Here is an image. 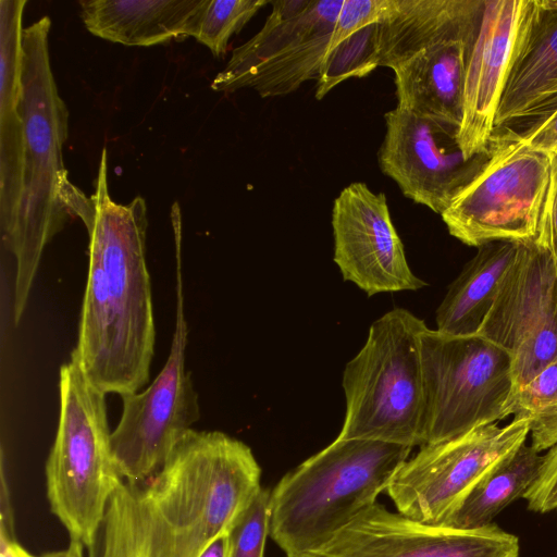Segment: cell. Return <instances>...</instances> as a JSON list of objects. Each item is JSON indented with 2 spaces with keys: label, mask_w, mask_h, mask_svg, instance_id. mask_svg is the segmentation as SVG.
I'll use <instances>...</instances> for the list:
<instances>
[{
  "label": "cell",
  "mask_w": 557,
  "mask_h": 557,
  "mask_svg": "<svg viewBox=\"0 0 557 557\" xmlns=\"http://www.w3.org/2000/svg\"><path fill=\"white\" fill-rule=\"evenodd\" d=\"M344 0H271L262 28L235 48L211 84L233 78L292 46L334 26Z\"/></svg>",
  "instance_id": "obj_21"
},
{
  "label": "cell",
  "mask_w": 557,
  "mask_h": 557,
  "mask_svg": "<svg viewBox=\"0 0 557 557\" xmlns=\"http://www.w3.org/2000/svg\"><path fill=\"white\" fill-rule=\"evenodd\" d=\"M519 552L518 537L494 523L478 529L423 523L376 503L298 557H519Z\"/></svg>",
  "instance_id": "obj_14"
},
{
  "label": "cell",
  "mask_w": 557,
  "mask_h": 557,
  "mask_svg": "<svg viewBox=\"0 0 557 557\" xmlns=\"http://www.w3.org/2000/svg\"><path fill=\"white\" fill-rule=\"evenodd\" d=\"M549 158L548 186L534 242L550 255L557 268V152L549 154Z\"/></svg>",
  "instance_id": "obj_30"
},
{
  "label": "cell",
  "mask_w": 557,
  "mask_h": 557,
  "mask_svg": "<svg viewBox=\"0 0 557 557\" xmlns=\"http://www.w3.org/2000/svg\"><path fill=\"white\" fill-rule=\"evenodd\" d=\"M556 106L557 0H524L494 133L521 125Z\"/></svg>",
  "instance_id": "obj_17"
},
{
  "label": "cell",
  "mask_w": 557,
  "mask_h": 557,
  "mask_svg": "<svg viewBox=\"0 0 557 557\" xmlns=\"http://www.w3.org/2000/svg\"><path fill=\"white\" fill-rule=\"evenodd\" d=\"M180 257L176 258V322L169 358L145 391L122 396V416L111 433L117 470L129 483L143 482L156 473L200 418L198 395L185 368L187 324Z\"/></svg>",
  "instance_id": "obj_11"
},
{
  "label": "cell",
  "mask_w": 557,
  "mask_h": 557,
  "mask_svg": "<svg viewBox=\"0 0 557 557\" xmlns=\"http://www.w3.org/2000/svg\"><path fill=\"white\" fill-rule=\"evenodd\" d=\"M200 557H227V532L215 539Z\"/></svg>",
  "instance_id": "obj_33"
},
{
  "label": "cell",
  "mask_w": 557,
  "mask_h": 557,
  "mask_svg": "<svg viewBox=\"0 0 557 557\" xmlns=\"http://www.w3.org/2000/svg\"><path fill=\"white\" fill-rule=\"evenodd\" d=\"M270 3L265 0H209L193 35L215 58H223L230 39L237 34L257 12Z\"/></svg>",
  "instance_id": "obj_25"
},
{
  "label": "cell",
  "mask_w": 557,
  "mask_h": 557,
  "mask_svg": "<svg viewBox=\"0 0 557 557\" xmlns=\"http://www.w3.org/2000/svg\"><path fill=\"white\" fill-rule=\"evenodd\" d=\"M332 228L334 262L343 278L368 296L426 285L409 268L385 194L361 182L349 184L333 202Z\"/></svg>",
  "instance_id": "obj_15"
},
{
  "label": "cell",
  "mask_w": 557,
  "mask_h": 557,
  "mask_svg": "<svg viewBox=\"0 0 557 557\" xmlns=\"http://www.w3.org/2000/svg\"><path fill=\"white\" fill-rule=\"evenodd\" d=\"M519 247V242H493L480 246L438 306L436 330L451 335L476 334Z\"/></svg>",
  "instance_id": "obj_20"
},
{
  "label": "cell",
  "mask_w": 557,
  "mask_h": 557,
  "mask_svg": "<svg viewBox=\"0 0 557 557\" xmlns=\"http://www.w3.org/2000/svg\"><path fill=\"white\" fill-rule=\"evenodd\" d=\"M483 0H394L379 22V64L398 107L460 126L466 64Z\"/></svg>",
  "instance_id": "obj_5"
},
{
  "label": "cell",
  "mask_w": 557,
  "mask_h": 557,
  "mask_svg": "<svg viewBox=\"0 0 557 557\" xmlns=\"http://www.w3.org/2000/svg\"><path fill=\"white\" fill-rule=\"evenodd\" d=\"M520 143L547 154L557 152V106L541 116L510 129ZM502 132V131H499Z\"/></svg>",
  "instance_id": "obj_29"
},
{
  "label": "cell",
  "mask_w": 557,
  "mask_h": 557,
  "mask_svg": "<svg viewBox=\"0 0 557 557\" xmlns=\"http://www.w3.org/2000/svg\"><path fill=\"white\" fill-rule=\"evenodd\" d=\"M379 22L351 34L325 55L317 81L315 99H323L349 78H362L379 67Z\"/></svg>",
  "instance_id": "obj_24"
},
{
  "label": "cell",
  "mask_w": 557,
  "mask_h": 557,
  "mask_svg": "<svg viewBox=\"0 0 557 557\" xmlns=\"http://www.w3.org/2000/svg\"><path fill=\"white\" fill-rule=\"evenodd\" d=\"M17 541H9L4 537H0V557H18L15 549L14 544Z\"/></svg>",
  "instance_id": "obj_34"
},
{
  "label": "cell",
  "mask_w": 557,
  "mask_h": 557,
  "mask_svg": "<svg viewBox=\"0 0 557 557\" xmlns=\"http://www.w3.org/2000/svg\"><path fill=\"white\" fill-rule=\"evenodd\" d=\"M549 154L495 132L480 172L441 216L451 236L471 247L493 242H534L548 186Z\"/></svg>",
  "instance_id": "obj_9"
},
{
  "label": "cell",
  "mask_w": 557,
  "mask_h": 557,
  "mask_svg": "<svg viewBox=\"0 0 557 557\" xmlns=\"http://www.w3.org/2000/svg\"><path fill=\"white\" fill-rule=\"evenodd\" d=\"M393 5V0H344L333 27L332 49L357 30L383 20Z\"/></svg>",
  "instance_id": "obj_27"
},
{
  "label": "cell",
  "mask_w": 557,
  "mask_h": 557,
  "mask_svg": "<svg viewBox=\"0 0 557 557\" xmlns=\"http://www.w3.org/2000/svg\"><path fill=\"white\" fill-rule=\"evenodd\" d=\"M74 215L89 234V268L75 348L89 381L104 394L137 393L149 381L156 330L146 264L147 206L127 205L108 189L107 149L95 193L79 199Z\"/></svg>",
  "instance_id": "obj_2"
},
{
  "label": "cell",
  "mask_w": 557,
  "mask_h": 557,
  "mask_svg": "<svg viewBox=\"0 0 557 557\" xmlns=\"http://www.w3.org/2000/svg\"><path fill=\"white\" fill-rule=\"evenodd\" d=\"M542 458L531 445L523 444L486 473L441 525L478 529L493 523L505 507L524 496L537 476Z\"/></svg>",
  "instance_id": "obj_22"
},
{
  "label": "cell",
  "mask_w": 557,
  "mask_h": 557,
  "mask_svg": "<svg viewBox=\"0 0 557 557\" xmlns=\"http://www.w3.org/2000/svg\"><path fill=\"white\" fill-rule=\"evenodd\" d=\"M87 30L124 46L150 47L193 37L209 0H84Z\"/></svg>",
  "instance_id": "obj_19"
},
{
  "label": "cell",
  "mask_w": 557,
  "mask_h": 557,
  "mask_svg": "<svg viewBox=\"0 0 557 557\" xmlns=\"http://www.w3.org/2000/svg\"><path fill=\"white\" fill-rule=\"evenodd\" d=\"M84 547L85 545L81 541L70 539V544L63 549L34 555L22 547L18 542L14 544L18 557H84Z\"/></svg>",
  "instance_id": "obj_32"
},
{
  "label": "cell",
  "mask_w": 557,
  "mask_h": 557,
  "mask_svg": "<svg viewBox=\"0 0 557 557\" xmlns=\"http://www.w3.org/2000/svg\"><path fill=\"white\" fill-rule=\"evenodd\" d=\"M476 334L509 355L513 391L557 361V268L535 242L520 243Z\"/></svg>",
  "instance_id": "obj_12"
},
{
  "label": "cell",
  "mask_w": 557,
  "mask_h": 557,
  "mask_svg": "<svg viewBox=\"0 0 557 557\" xmlns=\"http://www.w3.org/2000/svg\"><path fill=\"white\" fill-rule=\"evenodd\" d=\"M424 445L498 423L513 392L509 355L479 334L426 327L421 337Z\"/></svg>",
  "instance_id": "obj_8"
},
{
  "label": "cell",
  "mask_w": 557,
  "mask_h": 557,
  "mask_svg": "<svg viewBox=\"0 0 557 557\" xmlns=\"http://www.w3.org/2000/svg\"><path fill=\"white\" fill-rule=\"evenodd\" d=\"M51 21L44 16L22 33V101L25 132L24 195L15 236L9 249L15 259L13 315L25 310L47 244L71 215L66 197L73 184L63 163L69 111L50 65Z\"/></svg>",
  "instance_id": "obj_3"
},
{
  "label": "cell",
  "mask_w": 557,
  "mask_h": 557,
  "mask_svg": "<svg viewBox=\"0 0 557 557\" xmlns=\"http://www.w3.org/2000/svg\"><path fill=\"white\" fill-rule=\"evenodd\" d=\"M411 449L336 437L287 472L270 492V537L286 557L321 547L376 504Z\"/></svg>",
  "instance_id": "obj_4"
},
{
  "label": "cell",
  "mask_w": 557,
  "mask_h": 557,
  "mask_svg": "<svg viewBox=\"0 0 557 557\" xmlns=\"http://www.w3.org/2000/svg\"><path fill=\"white\" fill-rule=\"evenodd\" d=\"M523 498L534 512L557 510V443L543 455L537 476Z\"/></svg>",
  "instance_id": "obj_28"
},
{
  "label": "cell",
  "mask_w": 557,
  "mask_h": 557,
  "mask_svg": "<svg viewBox=\"0 0 557 557\" xmlns=\"http://www.w3.org/2000/svg\"><path fill=\"white\" fill-rule=\"evenodd\" d=\"M0 537L17 541L14 529V515L11 502L9 483L5 479L3 465L1 466L0 484Z\"/></svg>",
  "instance_id": "obj_31"
},
{
  "label": "cell",
  "mask_w": 557,
  "mask_h": 557,
  "mask_svg": "<svg viewBox=\"0 0 557 557\" xmlns=\"http://www.w3.org/2000/svg\"><path fill=\"white\" fill-rule=\"evenodd\" d=\"M524 0H483L465 74L458 141L466 159L488 152Z\"/></svg>",
  "instance_id": "obj_16"
},
{
  "label": "cell",
  "mask_w": 557,
  "mask_h": 557,
  "mask_svg": "<svg viewBox=\"0 0 557 557\" xmlns=\"http://www.w3.org/2000/svg\"><path fill=\"white\" fill-rule=\"evenodd\" d=\"M60 414L45 474L51 512L87 549L123 479L111 447L106 394L87 377L75 349L60 369Z\"/></svg>",
  "instance_id": "obj_7"
},
{
  "label": "cell",
  "mask_w": 557,
  "mask_h": 557,
  "mask_svg": "<svg viewBox=\"0 0 557 557\" xmlns=\"http://www.w3.org/2000/svg\"><path fill=\"white\" fill-rule=\"evenodd\" d=\"M270 531V491L261 488L227 532V557H264Z\"/></svg>",
  "instance_id": "obj_26"
},
{
  "label": "cell",
  "mask_w": 557,
  "mask_h": 557,
  "mask_svg": "<svg viewBox=\"0 0 557 557\" xmlns=\"http://www.w3.org/2000/svg\"><path fill=\"white\" fill-rule=\"evenodd\" d=\"M25 0H0V230L5 250L15 236L24 195L22 17Z\"/></svg>",
  "instance_id": "obj_18"
},
{
  "label": "cell",
  "mask_w": 557,
  "mask_h": 557,
  "mask_svg": "<svg viewBox=\"0 0 557 557\" xmlns=\"http://www.w3.org/2000/svg\"><path fill=\"white\" fill-rule=\"evenodd\" d=\"M506 413L530 420L531 446L536 451L557 443V361L512 392Z\"/></svg>",
  "instance_id": "obj_23"
},
{
  "label": "cell",
  "mask_w": 557,
  "mask_h": 557,
  "mask_svg": "<svg viewBox=\"0 0 557 557\" xmlns=\"http://www.w3.org/2000/svg\"><path fill=\"white\" fill-rule=\"evenodd\" d=\"M249 446L220 431H187L143 482L111 496L90 557H200L260 492Z\"/></svg>",
  "instance_id": "obj_1"
},
{
  "label": "cell",
  "mask_w": 557,
  "mask_h": 557,
  "mask_svg": "<svg viewBox=\"0 0 557 557\" xmlns=\"http://www.w3.org/2000/svg\"><path fill=\"white\" fill-rule=\"evenodd\" d=\"M423 320L395 308L375 320L359 352L346 363V413L337 437L424 445Z\"/></svg>",
  "instance_id": "obj_6"
},
{
  "label": "cell",
  "mask_w": 557,
  "mask_h": 557,
  "mask_svg": "<svg viewBox=\"0 0 557 557\" xmlns=\"http://www.w3.org/2000/svg\"><path fill=\"white\" fill-rule=\"evenodd\" d=\"M379 166L403 195L441 214L453 197L483 168L488 152L466 159L459 126L416 114L401 107L386 112Z\"/></svg>",
  "instance_id": "obj_13"
},
{
  "label": "cell",
  "mask_w": 557,
  "mask_h": 557,
  "mask_svg": "<svg viewBox=\"0 0 557 557\" xmlns=\"http://www.w3.org/2000/svg\"><path fill=\"white\" fill-rule=\"evenodd\" d=\"M530 420L515 416L453 438L425 444L397 470L386 492L397 511L423 523L441 524L474 485L525 444Z\"/></svg>",
  "instance_id": "obj_10"
}]
</instances>
